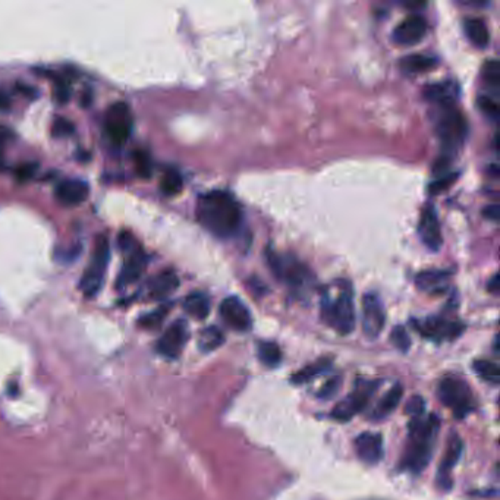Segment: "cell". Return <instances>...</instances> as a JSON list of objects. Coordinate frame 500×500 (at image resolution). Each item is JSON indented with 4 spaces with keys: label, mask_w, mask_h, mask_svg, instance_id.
Masks as SVG:
<instances>
[{
    "label": "cell",
    "mask_w": 500,
    "mask_h": 500,
    "mask_svg": "<svg viewBox=\"0 0 500 500\" xmlns=\"http://www.w3.org/2000/svg\"><path fill=\"white\" fill-rule=\"evenodd\" d=\"M223 342H225V336H223L220 328H218L216 326H210V327H206L204 331L199 333L198 345L202 351L210 352V351H214L219 347H222Z\"/></svg>",
    "instance_id": "4316f807"
},
{
    "label": "cell",
    "mask_w": 500,
    "mask_h": 500,
    "mask_svg": "<svg viewBox=\"0 0 500 500\" xmlns=\"http://www.w3.org/2000/svg\"><path fill=\"white\" fill-rule=\"evenodd\" d=\"M69 97H70L69 85L66 82H63V81L56 82V89H54L56 102L61 103V105H65V103L69 102Z\"/></svg>",
    "instance_id": "ab89813d"
},
{
    "label": "cell",
    "mask_w": 500,
    "mask_h": 500,
    "mask_svg": "<svg viewBox=\"0 0 500 500\" xmlns=\"http://www.w3.org/2000/svg\"><path fill=\"white\" fill-rule=\"evenodd\" d=\"M340 384H342V379H340V377H333V379H331V380H328V381L323 386V388L319 391V397H321V399H331V397H333L335 393L339 391Z\"/></svg>",
    "instance_id": "f35d334b"
},
{
    "label": "cell",
    "mask_w": 500,
    "mask_h": 500,
    "mask_svg": "<svg viewBox=\"0 0 500 500\" xmlns=\"http://www.w3.org/2000/svg\"><path fill=\"white\" fill-rule=\"evenodd\" d=\"M321 319L340 335L354 332L356 316L354 291L348 280H336L324 289L321 296Z\"/></svg>",
    "instance_id": "7a4b0ae2"
},
{
    "label": "cell",
    "mask_w": 500,
    "mask_h": 500,
    "mask_svg": "<svg viewBox=\"0 0 500 500\" xmlns=\"http://www.w3.org/2000/svg\"><path fill=\"white\" fill-rule=\"evenodd\" d=\"M179 288V278L172 270H163L149 282V295L153 299H165Z\"/></svg>",
    "instance_id": "44dd1931"
},
{
    "label": "cell",
    "mask_w": 500,
    "mask_h": 500,
    "mask_svg": "<svg viewBox=\"0 0 500 500\" xmlns=\"http://www.w3.org/2000/svg\"><path fill=\"white\" fill-rule=\"evenodd\" d=\"M0 167H2V159H0Z\"/></svg>",
    "instance_id": "bcb514c9"
},
{
    "label": "cell",
    "mask_w": 500,
    "mask_h": 500,
    "mask_svg": "<svg viewBox=\"0 0 500 500\" xmlns=\"http://www.w3.org/2000/svg\"><path fill=\"white\" fill-rule=\"evenodd\" d=\"M36 165H24L17 170V178L21 181L30 179L36 174Z\"/></svg>",
    "instance_id": "b9f144b4"
},
{
    "label": "cell",
    "mask_w": 500,
    "mask_h": 500,
    "mask_svg": "<svg viewBox=\"0 0 500 500\" xmlns=\"http://www.w3.org/2000/svg\"><path fill=\"white\" fill-rule=\"evenodd\" d=\"M452 182H453L452 178H448V176H445V175L439 176V179L434 181V182L430 185V192H432V194H439V192H441V191H445V190H448V187H449V185H450Z\"/></svg>",
    "instance_id": "60d3db41"
},
{
    "label": "cell",
    "mask_w": 500,
    "mask_h": 500,
    "mask_svg": "<svg viewBox=\"0 0 500 500\" xmlns=\"http://www.w3.org/2000/svg\"><path fill=\"white\" fill-rule=\"evenodd\" d=\"M105 131L112 144L118 147L126 144L132 132V115L125 103H115L109 107L105 118Z\"/></svg>",
    "instance_id": "8992f818"
},
{
    "label": "cell",
    "mask_w": 500,
    "mask_h": 500,
    "mask_svg": "<svg viewBox=\"0 0 500 500\" xmlns=\"http://www.w3.org/2000/svg\"><path fill=\"white\" fill-rule=\"evenodd\" d=\"M126 260L123 263L122 271L118 278V287L125 288L128 285L135 283L141 275L144 273L146 266H147V257L141 248L126 254Z\"/></svg>",
    "instance_id": "d6986e66"
},
{
    "label": "cell",
    "mask_w": 500,
    "mask_h": 500,
    "mask_svg": "<svg viewBox=\"0 0 500 500\" xmlns=\"http://www.w3.org/2000/svg\"><path fill=\"white\" fill-rule=\"evenodd\" d=\"M477 105H478V109L481 110V113L485 118H489L493 122L497 121V118H499V106H497V102L494 98H492L490 96L481 94L477 98Z\"/></svg>",
    "instance_id": "d6a6232c"
},
{
    "label": "cell",
    "mask_w": 500,
    "mask_h": 500,
    "mask_svg": "<svg viewBox=\"0 0 500 500\" xmlns=\"http://www.w3.org/2000/svg\"><path fill=\"white\" fill-rule=\"evenodd\" d=\"M135 166H137V172L141 178H149L151 175L150 157L144 151H137Z\"/></svg>",
    "instance_id": "8d00e7d4"
},
{
    "label": "cell",
    "mask_w": 500,
    "mask_h": 500,
    "mask_svg": "<svg viewBox=\"0 0 500 500\" xmlns=\"http://www.w3.org/2000/svg\"><path fill=\"white\" fill-rule=\"evenodd\" d=\"M74 123L65 119V118H58L54 119L52 123V134L53 137L58 138H63V137H69L70 134H74Z\"/></svg>",
    "instance_id": "e575fe53"
},
{
    "label": "cell",
    "mask_w": 500,
    "mask_h": 500,
    "mask_svg": "<svg viewBox=\"0 0 500 500\" xmlns=\"http://www.w3.org/2000/svg\"><path fill=\"white\" fill-rule=\"evenodd\" d=\"M182 187H183V179L178 170L167 169L160 182L162 191L169 197H174L182 191Z\"/></svg>",
    "instance_id": "f546056e"
},
{
    "label": "cell",
    "mask_w": 500,
    "mask_h": 500,
    "mask_svg": "<svg viewBox=\"0 0 500 500\" xmlns=\"http://www.w3.org/2000/svg\"><path fill=\"white\" fill-rule=\"evenodd\" d=\"M386 323V312L379 295L368 292L363 298V332L368 339H377Z\"/></svg>",
    "instance_id": "ba28073f"
},
{
    "label": "cell",
    "mask_w": 500,
    "mask_h": 500,
    "mask_svg": "<svg viewBox=\"0 0 500 500\" xmlns=\"http://www.w3.org/2000/svg\"><path fill=\"white\" fill-rule=\"evenodd\" d=\"M54 195L63 206H78L89 198L90 187L82 179H65L56 185Z\"/></svg>",
    "instance_id": "e0dca14e"
},
{
    "label": "cell",
    "mask_w": 500,
    "mask_h": 500,
    "mask_svg": "<svg viewBox=\"0 0 500 500\" xmlns=\"http://www.w3.org/2000/svg\"><path fill=\"white\" fill-rule=\"evenodd\" d=\"M166 314H167V308H159V310H156L154 312H150V314H147V316L142 317V319H141V324L144 326V327H149V328L160 326L162 321H163V319L166 317Z\"/></svg>",
    "instance_id": "74e56055"
},
{
    "label": "cell",
    "mask_w": 500,
    "mask_h": 500,
    "mask_svg": "<svg viewBox=\"0 0 500 500\" xmlns=\"http://www.w3.org/2000/svg\"><path fill=\"white\" fill-rule=\"evenodd\" d=\"M436 134L445 151H458L462 147L468 134L467 119L461 110L455 106L440 107V113L436 121Z\"/></svg>",
    "instance_id": "277c9868"
},
{
    "label": "cell",
    "mask_w": 500,
    "mask_h": 500,
    "mask_svg": "<svg viewBox=\"0 0 500 500\" xmlns=\"http://www.w3.org/2000/svg\"><path fill=\"white\" fill-rule=\"evenodd\" d=\"M399 66L405 74H423L437 66V59L427 54H409L401 59Z\"/></svg>",
    "instance_id": "d4e9b609"
},
{
    "label": "cell",
    "mask_w": 500,
    "mask_h": 500,
    "mask_svg": "<svg viewBox=\"0 0 500 500\" xmlns=\"http://www.w3.org/2000/svg\"><path fill=\"white\" fill-rule=\"evenodd\" d=\"M402 395H404L402 386L395 384L393 388L388 393H386L381 401L379 402V405L376 408V417H380V418L388 417L391 412H393L397 408L399 402H401V399H402Z\"/></svg>",
    "instance_id": "484cf974"
},
{
    "label": "cell",
    "mask_w": 500,
    "mask_h": 500,
    "mask_svg": "<svg viewBox=\"0 0 500 500\" xmlns=\"http://www.w3.org/2000/svg\"><path fill=\"white\" fill-rule=\"evenodd\" d=\"M418 234L427 248H430L432 251H437L441 247L443 238L440 231V223L436 209L432 204H428L421 213L420 223H418Z\"/></svg>",
    "instance_id": "9a60e30c"
},
{
    "label": "cell",
    "mask_w": 500,
    "mask_h": 500,
    "mask_svg": "<svg viewBox=\"0 0 500 500\" xmlns=\"http://www.w3.org/2000/svg\"><path fill=\"white\" fill-rule=\"evenodd\" d=\"M332 367V361L327 360V358H323V360H319L317 363H314L303 370H299L296 374L292 376V381L296 383V384H301V383H307L308 380H311L312 377H317L320 374H323L324 371H327L328 368Z\"/></svg>",
    "instance_id": "83f0119b"
},
{
    "label": "cell",
    "mask_w": 500,
    "mask_h": 500,
    "mask_svg": "<svg viewBox=\"0 0 500 500\" xmlns=\"http://www.w3.org/2000/svg\"><path fill=\"white\" fill-rule=\"evenodd\" d=\"M483 214H484L485 219H489L492 222H499V206L492 204L489 207H484Z\"/></svg>",
    "instance_id": "7bdbcfd3"
},
{
    "label": "cell",
    "mask_w": 500,
    "mask_h": 500,
    "mask_svg": "<svg viewBox=\"0 0 500 500\" xmlns=\"http://www.w3.org/2000/svg\"><path fill=\"white\" fill-rule=\"evenodd\" d=\"M185 312L195 320H204L210 314V298L204 292H191L183 299Z\"/></svg>",
    "instance_id": "cb8c5ba5"
},
{
    "label": "cell",
    "mask_w": 500,
    "mask_h": 500,
    "mask_svg": "<svg viewBox=\"0 0 500 500\" xmlns=\"http://www.w3.org/2000/svg\"><path fill=\"white\" fill-rule=\"evenodd\" d=\"M377 388L376 383H368L361 384L356 388L351 396H348L344 401L339 402L335 409L332 411V418L338 421H348L351 420L355 414L363 411L368 402L370 396L373 395L374 389Z\"/></svg>",
    "instance_id": "9c48e42d"
},
{
    "label": "cell",
    "mask_w": 500,
    "mask_h": 500,
    "mask_svg": "<svg viewBox=\"0 0 500 500\" xmlns=\"http://www.w3.org/2000/svg\"><path fill=\"white\" fill-rule=\"evenodd\" d=\"M474 371L484 381L497 384L500 381V371L499 365L496 363L487 361V360H478L474 363Z\"/></svg>",
    "instance_id": "4dcf8cb0"
},
{
    "label": "cell",
    "mask_w": 500,
    "mask_h": 500,
    "mask_svg": "<svg viewBox=\"0 0 500 500\" xmlns=\"http://www.w3.org/2000/svg\"><path fill=\"white\" fill-rule=\"evenodd\" d=\"M489 291L493 294V295H497V292H499V278H497V273H494L493 275V278L490 279V282H489Z\"/></svg>",
    "instance_id": "f6af8a7d"
},
{
    "label": "cell",
    "mask_w": 500,
    "mask_h": 500,
    "mask_svg": "<svg viewBox=\"0 0 500 500\" xmlns=\"http://www.w3.org/2000/svg\"><path fill=\"white\" fill-rule=\"evenodd\" d=\"M355 452L365 464H377L383 458V437L377 433H361L354 441Z\"/></svg>",
    "instance_id": "ac0fdd59"
},
{
    "label": "cell",
    "mask_w": 500,
    "mask_h": 500,
    "mask_svg": "<svg viewBox=\"0 0 500 500\" xmlns=\"http://www.w3.org/2000/svg\"><path fill=\"white\" fill-rule=\"evenodd\" d=\"M416 331L420 332L424 338L433 340L455 339L464 332V326L458 321H448L441 317H430L423 321L414 323Z\"/></svg>",
    "instance_id": "7c38bea8"
},
{
    "label": "cell",
    "mask_w": 500,
    "mask_h": 500,
    "mask_svg": "<svg viewBox=\"0 0 500 500\" xmlns=\"http://www.w3.org/2000/svg\"><path fill=\"white\" fill-rule=\"evenodd\" d=\"M450 273L443 270H427L417 276V287L425 292H443L448 287Z\"/></svg>",
    "instance_id": "7402d4cb"
},
{
    "label": "cell",
    "mask_w": 500,
    "mask_h": 500,
    "mask_svg": "<svg viewBox=\"0 0 500 500\" xmlns=\"http://www.w3.org/2000/svg\"><path fill=\"white\" fill-rule=\"evenodd\" d=\"M197 218L210 234L225 239L238 232L242 222V211L231 194L214 190L199 197Z\"/></svg>",
    "instance_id": "6da1fadb"
},
{
    "label": "cell",
    "mask_w": 500,
    "mask_h": 500,
    "mask_svg": "<svg viewBox=\"0 0 500 500\" xmlns=\"http://www.w3.org/2000/svg\"><path fill=\"white\" fill-rule=\"evenodd\" d=\"M464 31L471 45L477 49H485L490 43L489 28L481 18H467L464 21Z\"/></svg>",
    "instance_id": "603a6c76"
},
{
    "label": "cell",
    "mask_w": 500,
    "mask_h": 500,
    "mask_svg": "<svg viewBox=\"0 0 500 500\" xmlns=\"http://www.w3.org/2000/svg\"><path fill=\"white\" fill-rule=\"evenodd\" d=\"M259 358L268 368H275L282 361V352L275 342H260L259 344Z\"/></svg>",
    "instance_id": "f1b7e54d"
},
{
    "label": "cell",
    "mask_w": 500,
    "mask_h": 500,
    "mask_svg": "<svg viewBox=\"0 0 500 500\" xmlns=\"http://www.w3.org/2000/svg\"><path fill=\"white\" fill-rule=\"evenodd\" d=\"M110 262V244L105 235L97 236L87 270L79 280V289L87 296H96L103 287L106 270Z\"/></svg>",
    "instance_id": "3957f363"
},
{
    "label": "cell",
    "mask_w": 500,
    "mask_h": 500,
    "mask_svg": "<svg viewBox=\"0 0 500 500\" xmlns=\"http://www.w3.org/2000/svg\"><path fill=\"white\" fill-rule=\"evenodd\" d=\"M458 94H460V87L453 81L432 84L427 85L424 89V97L428 100V102L437 105L439 107L455 106Z\"/></svg>",
    "instance_id": "ffe728a7"
},
{
    "label": "cell",
    "mask_w": 500,
    "mask_h": 500,
    "mask_svg": "<svg viewBox=\"0 0 500 500\" xmlns=\"http://www.w3.org/2000/svg\"><path fill=\"white\" fill-rule=\"evenodd\" d=\"M12 139V132L5 126H0V147H3L6 142Z\"/></svg>",
    "instance_id": "ee69618b"
},
{
    "label": "cell",
    "mask_w": 500,
    "mask_h": 500,
    "mask_svg": "<svg viewBox=\"0 0 500 500\" xmlns=\"http://www.w3.org/2000/svg\"><path fill=\"white\" fill-rule=\"evenodd\" d=\"M462 449H464V443H462L461 437L456 433H452L449 437V441H448L445 456H443V461L440 462L439 473H437V481H439L440 489H443V490L450 489V485H452L450 471L456 464H458L461 455H462Z\"/></svg>",
    "instance_id": "5bb4252c"
},
{
    "label": "cell",
    "mask_w": 500,
    "mask_h": 500,
    "mask_svg": "<svg viewBox=\"0 0 500 500\" xmlns=\"http://www.w3.org/2000/svg\"><path fill=\"white\" fill-rule=\"evenodd\" d=\"M439 399L456 417L464 418L474 409V397L468 384L458 377H446L439 383Z\"/></svg>",
    "instance_id": "5b68a950"
},
{
    "label": "cell",
    "mask_w": 500,
    "mask_h": 500,
    "mask_svg": "<svg viewBox=\"0 0 500 500\" xmlns=\"http://www.w3.org/2000/svg\"><path fill=\"white\" fill-rule=\"evenodd\" d=\"M433 443L434 441L409 439V445L402 460V465L412 471V473L420 474L432 460Z\"/></svg>",
    "instance_id": "2e32d148"
},
{
    "label": "cell",
    "mask_w": 500,
    "mask_h": 500,
    "mask_svg": "<svg viewBox=\"0 0 500 500\" xmlns=\"http://www.w3.org/2000/svg\"><path fill=\"white\" fill-rule=\"evenodd\" d=\"M267 259L275 276L282 282L288 283L292 288H301L310 276L308 270L291 255H282L268 251Z\"/></svg>",
    "instance_id": "52a82bcc"
},
{
    "label": "cell",
    "mask_w": 500,
    "mask_h": 500,
    "mask_svg": "<svg viewBox=\"0 0 500 500\" xmlns=\"http://www.w3.org/2000/svg\"><path fill=\"white\" fill-rule=\"evenodd\" d=\"M188 324L183 320H176L170 324L162 338L157 342V351L166 358H178L188 340Z\"/></svg>",
    "instance_id": "8fae6325"
},
{
    "label": "cell",
    "mask_w": 500,
    "mask_h": 500,
    "mask_svg": "<svg viewBox=\"0 0 500 500\" xmlns=\"http://www.w3.org/2000/svg\"><path fill=\"white\" fill-rule=\"evenodd\" d=\"M424 408H425L424 399L420 395H414V396H411L408 399L407 407H405V412L408 414L409 417L417 418V417H421V414L424 412Z\"/></svg>",
    "instance_id": "d590c367"
},
{
    "label": "cell",
    "mask_w": 500,
    "mask_h": 500,
    "mask_svg": "<svg viewBox=\"0 0 500 500\" xmlns=\"http://www.w3.org/2000/svg\"><path fill=\"white\" fill-rule=\"evenodd\" d=\"M427 21L421 15H409L393 30V41L399 46H414L425 37Z\"/></svg>",
    "instance_id": "4fadbf2b"
},
{
    "label": "cell",
    "mask_w": 500,
    "mask_h": 500,
    "mask_svg": "<svg viewBox=\"0 0 500 500\" xmlns=\"http://www.w3.org/2000/svg\"><path fill=\"white\" fill-rule=\"evenodd\" d=\"M222 320L236 332H248L252 326L251 312L238 296H227L220 304Z\"/></svg>",
    "instance_id": "30bf717a"
},
{
    "label": "cell",
    "mask_w": 500,
    "mask_h": 500,
    "mask_svg": "<svg viewBox=\"0 0 500 500\" xmlns=\"http://www.w3.org/2000/svg\"><path fill=\"white\" fill-rule=\"evenodd\" d=\"M483 79L484 82L493 87L496 91L500 85V65L497 61H489L483 66Z\"/></svg>",
    "instance_id": "1f68e13d"
},
{
    "label": "cell",
    "mask_w": 500,
    "mask_h": 500,
    "mask_svg": "<svg viewBox=\"0 0 500 500\" xmlns=\"http://www.w3.org/2000/svg\"><path fill=\"white\" fill-rule=\"evenodd\" d=\"M391 342L393 344V347L396 349H399L401 352H408L409 347H411V339L408 332L405 331L404 326H396L392 333H391Z\"/></svg>",
    "instance_id": "836d02e7"
}]
</instances>
